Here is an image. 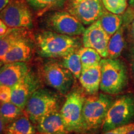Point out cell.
Returning <instances> with one entry per match:
<instances>
[{"label":"cell","instance_id":"obj_29","mask_svg":"<svg viewBox=\"0 0 134 134\" xmlns=\"http://www.w3.org/2000/svg\"><path fill=\"white\" fill-rule=\"evenodd\" d=\"M8 28V27L3 23L2 20L0 19V35L4 34L5 32L7 31Z\"/></svg>","mask_w":134,"mask_h":134},{"label":"cell","instance_id":"obj_23","mask_svg":"<svg viewBox=\"0 0 134 134\" xmlns=\"http://www.w3.org/2000/svg\"><path fill=\"white\" fill-rule=\"evenodd\" d=\"M23 110L11 101L2 103L0 105V117L7 124L20 117L23 114Z\"/></svg>","mask_w":134,"mask_h":134},{"label":"cell","instance_id":"obj_22","mask_svg":"<svg viewBox=\"0 0 134 134\" xmlns=\"http://www.w3.org/2000/svg\"><path fill=\"white\" fill-rule=\"evenodd\" d=\"M38 14H42L48 10L61 8L64 6L65 0H26Z\"/></svg>","mask_w":134,"mask_h":134},{"label":"cell","instance_id":"obj_21","mask_svg":"<svg viewBox=\"0 0 134 134\" xmlns=\"http://www.w3.org/2000/svg\"><path fill=\"white\" fill-rule=\"evenodd\" d=\"M78 53L80 55L83 69L99 64L101 60L102 57L99 53L92 48L81 47L78 49Z\"/></svg>","mask_w":134,"mask_h":134},{"label":"cell","instance_id":"obj_10","mask_svg":"<svg viewBox=\"0 0 134 134\" xmlns=\"http://www.w3.org/2000/svg\"><path fill=\"white\" fill-rule=\"evenodd\" d=\"M46 23L51 31L71 37L83 34L86 29L81 22L66 11H55L50 14Z\"/></svg>","mask_w":134,"mask_h":134},{"label":"cell","instance_id":"obj_3","mask_svg":"<svg viewBox=\"0 0 134 134\" xmlns=\"http://www.w3.org/2000/svg\"><path fill=\"white\" fill-rule=\"evenodd\" d=\"M101 80L100 90L108 94H117L127 85V70L124 63L118 58H104L100 62Z\"/></svg>","mask_w":134,"mask_h":134},{"label":"cell","instance_id":"obj_25","mask_svg":"<svg viewBox=\"0 0 134 134\" xmlns=\"http://www.w3.org/2000/svg\"><path fill=\"white\" fill-rule=\"evenodd\" d=\"M105 9L114 14H120L125 11L127 0H101Z\"/></svg>","mask_w":134,"mask_h":134},{"label":"cell","instance_id":"obj_32","mask_svg":"<svg viewBox=\"0 0 134 134\" xmlns=\"http://www.w3.org/2000/svg\"><path fill=\"white\" fill-rule=\"evenodd\" d=\"M131 30H132V35H133V36L134 37V20H133V23H132V24Z\"/></svg>","mask_w":134,"mask_h":134},{"label":"cell","instance_id":"obj_27","mask_svg":"<svg viewBox=\"0 0 134 134\" xmlns=\"http://www.w3.org/2000/svg\"><path fill=\"white\" fill-rule=\"evenodd\" d=\"M134 128V123H130L123 126L117 127L113 129L105 132L104 134H127Z\"/></svg>","mask_w":134,"mask_h":134},{"label":"cell","instance_id":"obj_33","mask_svg":"<svg viewBox=\"0 0 134 134\" xmlns=\"http://www.w3.org/2000/svg\"><path fill=\"white\" fill-rule=\"evenodd\" d=\"M130 4L132 6H134V0H129Z\"/></svg>","mask_w":134,"mask_h":134},{"label":"cell","instance_id":"obj_2","mask_svg":"<svg viewBox=\"0 0 134 134\" xmlns=\"http://www.w3.org/2000/svg\"><path fill=\"white\" fill-rule=\"evenodd\" d=\"M113 104V98L108 94H96L85 98L82 111L83 133H90L100 128Z\"/></svg>","mask_w":134,"mask_h":134},{"label":"cell","instance_id":"obj_8","mask_svg":"<svg viewBox=\"0 0 134 134\" xmlns=\"http://www.w3.org/2000/svg\"><path fill=\"white\" fill-rule=\"evenodd\" d=\"M63 6L83 25L98 21L105 9L101 0H65Z\"/></svg>","mask_w":134,"mask_h":134},{"label":"cell","instance_id":"obj_12","mask_svg":"<svg viewBox=\"0 0 134 134\" xmlns=\"http://www.w3.org/2000/svg\"><path fill=\"white\" fill-rule=\"evenodd\" d=\"M38 88L37 78L29 71L11 88V102L24 110L28 100Z\"/></svg>","mask_w":134,"mask_h":134},{"label":"cell","instance_id":"obj_35","mask_svg":"<svg viewBox=\"0 0 134 134\" xmlns=\"http://www.w3.org/2000/svg\"><path fill=\"white\" fill-rule=\"evenodd\" d=\"M4 64V63H3L2 62H0V67H1V66H2V65Z\"/></svg>","mask_w":134,"mask_h":134},{"label":"cell","instance_id":"obj_4","mask_svg":"<svg viewBox=\"0 0 134 134\" xmlns=\"http://www.w3.org/2000/svg\"><path fill=\"white\" fill-rule=\"evenodd\" d=\"M134 118V96L127 94L112 104L102 125L103 132L129 124Z\"/></svg>","mask_w":134,"mask_h":134},{"label":"cell","instance_id":"obj_16","mask_svg":"<svg viewBox=\"0 0 134 134\" xmlns=\"http://www.w3.org/2000/svg\"><path fill=\"white\" fill-rule=\"evenodd\" d=\"M29 38V32L26 28H8L0 35V60L13 47L20 41Z\"/></svg>","mask_w":134,"mask_h":134},{"label":"cell","instance_id":"obj_31","mask_svg":"<svg viewBox=\"0 0 134 134\" xmlns=\"http://www.w3.org/2000/svg\"><path fill=\"white\" fill-rule=\"evenodd\" d=\"M5 125H6V123L3 120V119L0 117V134H2L3 132L4 131Z\"/></svg>","mask_w":134,"mask_h":134},{"label":"cell","instance_id":"obj_7","mask_svg":"<svg viewBox=\"0 0 134 134\" xmlns=\"http://www.w3.org/2000/svg\"><path fill=\"white\" fill-rule=\"evenodd\" d=\"M27 3L26 0H10L0 12V19L8 28L32 27V14Z\"/></svg>","mask_w":134,"mask_h":134},{"label":"cell","instance_id":"obj_17","mask_svg":"<svg viewBox=\"0 0 134 134\" xmlns=\"http://www.w3.org/2000/svg\"><path fill=\"white\" fill-rule=\"evenodd\" d=\"M32 54V47L29 38L20 41L8 50L0 62L3 63L24 62L29 60Z\"/></svg>","mask_w":134,"mask_h":134},{"label":"cell","instance_id":"obj_1","mask_svg":"<svg viewBox=\"0 0 134 134\" xmlns=\"http://www.w3.org/2000/svg\"><path fill=\"white\" fill-rule=\"evenodd\" d=\"M36 41L38 53L46 58H63L80 48L76 37L53 31L42 32L37 36Z\"/></svg>","mask_w":134,"mask_h":134},{"label":"cell","instance_id":"obj_24","mask_svg":"<svg viewBox=\"0 0 134 134\" xmlns=\"http://www.w3.org/2000/svg\"><path fill=\"white\" fill-rule=\"evenodd\" d=\"M78 50L63 57L62 64L65 68L69 70L75 78L79 79L83 68Z\"/></svg>","mask_w":134,"mask_h":134},{"label":"cell","instance_id":"obj_34","mask_svg":"<svg viewBox=\"0 0 134 134\" xmlns=\"http://www.w3.org/2000/svg\"><path fill=\"white\" fill-rule=\"evenodd\" d=\"M127 134H134V128L133 129H132L130 131H129Z\"/></svg>","mask_w":134,"mask_h":134},{"label":"cell","instance_id":"obj_14","mask_svg":"<svg viewBox=\"0 0 134 134\" xmlns=\"http://www.w3.org/2000/svg\"><path fill=\"white\" fill-rule=\"evenodd\" d=\"M37 129L41 134H67L60 112L55 110L38 120Z\"/></svg>","mask_w":134,"mask_h":134},{"label":"cell","instance_id":"obj_28","mask_svg":"<svg viewBox=\"0 0 134 134\" xmlns=\"http://www.w3.org/2000/svg\"><path fill=\"white\" fill-rule=\"evenodd\" d=\"M130 66H131V72L132 77L134 80V47L132 48L131 52V62H130Z\"/></svg>","mask_w":134,"mask_h":134},{"label":"cell","instance_id":"obj_15","mask_svg":"<svg viewBox=\"0 0 134 134\" xmlns=\"http://www.w3.org/2000/svg\"><path fill=\"white\" fill-rule=\"evenodd\" d=\"M79 80L85 91L90 94H96L100 89L101 68L100 63L82 69Z\"/></svg>","mask_w":134,"mask_h":134},{"label":"cell","instance_id":"obj_19","mask_svg":"<svg viewBox=\"0 0 134 134\" xmlns=\"http://www.w3.org/2000/svg\"><path fill=\"white\" fill-rule=\"evenodd\" d=\"M98 20L104 30L110 37L120 29L122 23L121 16L109 12L105 9Z\"/></svg>","mask_w":134,"mask_h":134},{"label":"cell","instance_id":"obj_9","mask_svg":"<svg viewBox=\"0 0 134 134\" xmlns=\"http://www.w3.org/2000/svg\"><path fill=\"white\" fill-rule=\"evenodd\" d=\"M43 75L48 86L63 95L67 94L71 90L75 77L62 63L56 62H50L44 65Z\"/></svg>","mask_w":134,"mask_h":134},{"label":"cell","instance_id":"obj_18","mask_svg":"<svg viewBox=\"0 0 134 134\" xmlns=\"http://www.w3.org/2000/svg\"><path fill=\"white\" fill-rule=\"evenodd\" d=\"M5 134H35L36 128L28 117H20L5 127Z\"/></svg>","mask_w":134,"mask_h":134},{"label":"cell","instance_id":"obj_20","mask_svg":"<svg viewBox=\"0 0 134 134\" xmlns=\"http://www.w3.org/2000/svg\"><path fill=\"white\" fill-rule=\"evenodd\" d=\"M124 47L123 29L120 27L114 34L110 37L108 47V58H117L121 54Z\"/></svg>","mask_w":134,"mask_h":134},{"label":"cell","instance_id":"obj_30","mask_svg":"<svg viewBox=\"0 0 134 134\" xmlns=\"http://www.w3.org/2000/svg\"><path fill=\"white\" fill-rule=\"evenodd\" d=\"M10 0H0V12L6 7Z\"/></svg>","mask_w":134,"mask_h":134},{"label":"cell","instance_id":"obj_13","mask_svg":"<svg viewBox=\"0 0 134 134\" xmlns=\"http://www.w3.org/2000/svg\"><path fill=\"white\" fill-rule=\"evenodd\" d=\"M28 71L25 62L4 63L0 67V86L12 88Z\"/></svg>","mask_w":134,"mask_h":134},{"label":"cell","instance_id":"obj_11","mask_svg":"<svg viewBox=\"0 0 134 134\" xmlns=\"http://www.w3.org/2000/svg\"><path fill=\"white\" fill-rule=\"evenodd\" d=\"M110 38L98 20L85 29L83 34V43L84 47L96 50L102 57L108 58V47Z\"/></svg>","mask_w":134,"mask_h":134},{"label":"cell","instance_id":"obj_5","mask_svg":"<svg viewBox=\"0 0 134 134\" xmlns=\"http://www.w3.org/2000/svg\"><path fill=\"white\" fill-rule=\"evenodd\" d=\"M58 108L57 95L47 90H37L28 100L24 110L30 120L36 125L42 117Z\"/></svg>","mask_w":134,"mask_h":134},{"label":"cell","instance_id":"obj_6","mask_svg":"<svg viewBox=\"0 0 134 134\" xmlns=\"http://www.w3.org/2000/svg\"><path fill=\"white\" fill-rule=\"evenodd\" d=\"M85 99V96L77 91L67 95L60 113L68 132L83 133L82 111Z\"/></svg>","mask_w":134,"mask_h":134},{"label":"cell","instance_id":"obj_26","mask_svg":"<svg viewBox=\"0 0 134 134\" xmlns=\"http://www.w3.org/2000/svg\"><path fill=\"white\" fill-rule=\"evenodd\" d=\"M11 88L7 86H0V102L1 104L11 101Z\"/></svg>","mask_w":134,"mask_h":134}]
</instances>
